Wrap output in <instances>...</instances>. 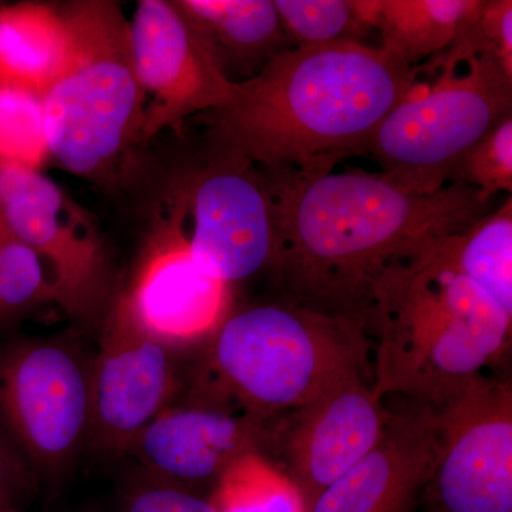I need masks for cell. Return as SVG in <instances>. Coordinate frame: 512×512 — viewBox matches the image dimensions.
<instances>
[{
	"mask_svg": "<svg viewBox=\"0 0 512 512\" xmlns=\"http://www.w3.org/2000/svg\"><path fill=\"white\" fill-rule=\"evenodd\" d=\"M259 171L274 212L269 274L281 301L363 329L373 291L390 266L431 239L464 231L491 207L463 183L419 194L365 170Z\"/></svg>",
	"mask_w": 512,
	"mask_h": 512,
	"instance_id": "6da1fadb",
	"label": "cell"
},
{
	"mask_svg": "<svg viewBox=\"0 0 512 512\" xmlns=\"http://www.w3.org/2000/svg\"><path fill=\"white\" fill-rule=\"evenodd\" d=\"M417 79L419 67L362 42L288 49L235 83L224 106L195 119L210 150L262 170L329 173L365 154Z\"/></svg>",
	"mask_w": 512,
	"mask_h": 512,
	"instance_id": "7a4b0ae2",
	"label": "cell"
},
{
	"mask_svg": "<svg viewBox=\"0 0 512 512\" xmlns=\"http://www.w3.org/2000/svg\"><path fill=\"white\" fill-rule=\"evenodd\" d=\"M431 241L384 272L365 332L375 392L437 410L507 360L512 316Z\"/></svg>",
	"mask_w": 512,
	"mask_h": 512,
	"instance_id": "3957f363",
	"label": "cell"
},
{
	"mask_svg": "<svg viewBox=\"0 0 512 512\" xmlns=\"http://www.w3.org/2000/svg\"><path fill=\"white\" fill-rule=\"evenodd\" d=\"M57 6L66 45L62 67L42 96L49 157L70 173L106 184L141 143L147 104L130 20L113 0Z\"/></svg>",
	"mask_w": 512,
	"mask_h": 512,
	"instance_id": "277c9868",
	"label": "cell"
},
{
	"mask_svg": "<svg viewBox=\"0 0 512 512\" xmlns=\"http://www.w3.org/2000/svg\"><path fill=\"white\" fill-rule=\"evenodd\" d=\"M214 399L269 421L356 373H372L365 329L278 302L229 313L207 355Z\"/></svg>",
	"mask_w": 512,
	"mask_h": 512,
	"instance_id": "5b68a950",
	"label": "cell"
},
{
	"mask_svg": "<svg viewBox=\"0 0 512 512\" xmlns=\"http://www.w3.org/2000/svg\"><path fill=\"white\" fill-rule=\"evenodd\" d=\"M417 67L433 82H414L373 131L365 154L394 184L431 194L451 184L458 161L512 116V76L485 56Z\"/></svg>",
	"mask_w": 512,
	"mask_h": 512,
	"instance_id": "8992f818",
	"label": "cell"
},
{
	"mask_svg": "<svg viewBox=\"0 0 512 512\" xmlns=\"http://www.w3.org/2000/svg\"><path fill=\"white\" fill-rule=\"evenodd\" d=\"M440 450L417 512H512V386L478 377L436 410Z\"/></svg>",
	"mask_w": 512,
	"mask_h": 512,
	"instance_id": "52a82bcc",
	"label": "cell"
},
{
	"mask_svg": "<svg viewBox=\"0 0 512 512\" xmlns=\"http://www.w3.org/2000/svg\"><path fill=\"white\" fill-rule=\"evenodd\" d=\"M392 409L372 373H356L266 424L261 453L295 484L306 512L323 490L379 444Z\"/></svg>",
	"mask_w": 512,
	"mask_h": 512,
	"instance_id": "ba28073f",
	"label": "cell"
},
{
	"mask_svg": "<svg viewBox=\"0 0 512 512\" xmlns=\"http://www.w3.org/2000/svg\"><path fill=\"white\" fill-rule=\"evenodd\" d=\"M0 222L42 259L53 302L77 318L99 311L109 288L106 251L93 218L59 185L0 165Z\"/></svg>",
	"mask_w": 512,
	"mask_h": 512,
	"instance_id": "9c48e42d",
	"label": "cell"
},
{
	"mask_svg": "<svg viewBox=\"0 0 512 512\" xmlns=\"http://www.w3.org/2000/svg\"><path fill=\"white\" fill-rule=\"evenodd\" d=\"M177 192L192 222L191 255L202 271L228 286L269 272L275 258L274 212L259 168L210 150Z\"/></svg>",
	"mask_w": 512,
	"mask_h": 512,
	"instance_id": "30bf717a",
	"label": "cell"
},
{
	"mask_svg": "<svg viewBox=\"0 0 512 512\" xmlns=\"http://www.w3.org/2000/svg\"><path fill=\"white\" fill-rule=\"evenodd\" d=\"M0 420L36 464L62 467L90 434L92 369L60 343L0 352Z\"/></svg>",
	"mask_w": 512,
	"mask_h": 512,
	"instance_id": "8fae6325",
	"label": "cell"
},
{
	"mask_svg": "<svg viewBox=\"0 0 512 512\" xmlns=\"http://www.w3.org/2000/svg\"><path fill=\"white\" fill-rule=\"evenodd\" d=\"M130 32L138 79L150 97L141 143L231 99L235 83L177 0L137 2Z\"/></svg>",
	"mask_w": 512,
	"mask_h": 512,
	"instance_id": "7c38bea8",
	"label": "cell"
},
{
	"mask_svg": "<svg viewBox=\"0 0 512 512\" xmlns=\"http://www.w3.org/2000/svg\"><path fill=\"white\" fill-rule=\"evenodd\" d=\"M167 343L138 322L126 295L107 315L92 369L90 434L107 451H126L163 412L174 390Z\"/></svg>",
	"mask_w": 512,
	"mask_h": 512,
	"instance_id": "4fadbf2b",
	"label": "cell"
},
{
	"mask_svg": "<svg viewBox=\"0 0 512 512\" xmlns=\"http://www.w3.org/2000/svg\"><path fill=\"white\" fill-rule=\"evenodd\" d=\"M187 212L174 194L167 217L158 218L131 291L138 322L164 343L211 336L229 315L231 292L192 258L185 228Z\"/></svg>",
	"mask_w": 512,
	"mask_h": 512,
	"instance_id": "5bb4252c",
	"label": "cell"
},
{
	"mask_svg": "<svg viewBox=\"0 0 512 512\" xmlns=\"http://www.w3.org/2000/svg\"><path fill=\"white\" fill-rule=\"evenodd\" d=\"M266 424L207 396L187 406L165 407L128 451L158 480L195 493L212 491L235 461L261 453Z\"/></svg>",
	"mask_w": 512,
	"mask_h": 512,
	"instance_id": "9a60e30c",
	"label": "cell"
},
{
	"mask_svg": "<svg viewBox=\"0 0 512 512\" xmlns=\"http://www.w3.org/2000/svg\"><path fill=\"white\" fill-rule=\"evenodd\" d=\"M440 450L437 412L403 402L383 439L316 497L308 512H417Z\"/></svg>",
	"mask_w": 512,
	"mask_h": 512,
	"instance_id": "2e32d148",
	"label": "cell"
},
{
	"mask_svg": "<svg viewBox=\"0 0 512 512\" xmlns=\"http://www.w3.org/2000/svg\"><path fill=\"white\" fill-rule=\"evenodd\" d=\"M177 5L225 74L234 64L251 79L272 57L292 49L272 0H177Z\"/></svg>",
	"mask_w": 512,
	"mask_h": 512,
	"instance_id": "e0dca14e",
	"label": "cell"
},
{
	"mask_svg": "<svg viewBox=\"0 0 512 512\" xmlns=\"http://www.w3.org/2000/svg\"><path fill=\"white\" fill-rule=\"evenodd\" d=\"M64 45L59 6L40 2L0 6V86L42 99L62 67Z\"/></svg>",
	"mask_w": 512,
	"mask_h": 512,
	"instance_id": "ac0fdd59",
	"label": "cell"
},
{
	"mask_svg": "<svg viewBox=\"0 0 512 512\" xmlns=\"http://www.w3.org/2000/svg\"><path fill=\"white\" fill-rule=\"evenodd\" d=\"M473 0H382L363 2L380 49L407 66L446 52Z\"/></svg>",
	"mask_w": 512,
	"mask_h": 512,
	"instance_id": "d6986e66",
	"label": "cell"
},
{
	"mask_svg": "<svg viewBox=\"0 0 512 512\" xmlns=\"http://www.w3.org/2000/svg\"><path fill=\"white\" fill-rule=\"evenodd\" d=\"M461 275L512 316V197L464 231L431 241Z\"/></svg>",
	"mask_w": 512,
	"mask_h": 512,
	"instance_id": "ffe728a7",
	"label": "cell"
},
{
	"mask_svg": "<svg viewBox=\"0 0 512 512\" xmlns=\"http://www.w3.org/2000/svg\"><path fill=\"white\" fill-rule=\"evenodd\" d=\"M208 498L217 512H306L295 484L259 453L235 461Z\"/></svg>",
	"mask_w": 512,
	"mask_h": 512,
	"instance_id": "44dd1931",
	"label": "cell"
},
{
	"mask_svg": "<svg viewBox=\"0 0 512 512\" xmlns=\"http://www.w3.org/2000/svg\"><path fill=\"white\" fill-rule=\"evenodd\" d=\"M292 49L360 42L372 29L362 2L352 0H274Z\"/></svg>",
	"mask_w": 512,
	"mask_h": 512,
	"instance_id": "7402d4cb",
	"label": "cell"
},
{
	"mask_svg": "<svg viewBox=\"0 0 512 512\" xmlns=\"http://www.w3.org/2000/svg\"><path fill=\"white\" fill-rule=\"evenodd\" d=\"M45 302H53L45 264L0 222V326Z\"/></svg>",
	"mask_w": 512,
	"mask_h": 512,
	"instance_id": "603a6c76",
	"label": "cell"
},
{
	"mask_svg": "<svg viewBox=\"0 0 512 512\" xmlns=\"http://www.w3.org/2000/svg\"><path fill=\"white\" fill-rule=\"evenodd\" d=\"M47 157L42 99L23 90L0 86V165L39 171Z\"/></svg>",
	"mask_w": 512,
	"mask_h": 512,
	"instance_id": "cb8c5ba5",
	"label": "cell"
},
{
	"mask_svg": "<svg viewBox=\"0 0 512 512\" xmlns=\"http://www.w3.org/2000/svg\"><path fill=\"white\" fill-rule=\"evenodd\" d=\"M451 183L470 185L484 201L512 192V116L467 151L451 174Z\"/></svg>",
	"mask_w": 512,
	"mask_h": 512,
	"instance_id": "d4e9b609",
	"label": "cell"
},
{
	"mask_svg": "<svg viewBox=\"0 0 512 512\" xmlns=\"http://www.w3.org/2000/svg\"><path fill=\"white\" fill-rule=\"evenodd\" d=\"M120 512H217L210 498L200 493L151 478L133 485L124 494Z\"/></svg>",
	"mask_w": 512,
	"mask_h": 512,
	"instance_id": "484cf974",
	"label": "cell"
},
{
	"mask_svg": "<svg viewBox=\"0 0 512 512\" xmlns=\"http://www.w3.org/2000/svg\"><path fill=\"white\" fill-rule=\"evenodd\" d=\"M6 480H8V468H6L5 457L0 450V495L5 490Z\"/></svg>",
	"mask_w": 512,
	"mask_h": 512,
	"instance_id": "4316f807",
	"label": "cell"
},
{
	"mask_svg": "<svg viewBox=\"0 0 512 512\" xmlns=\"http://www.w3.org/2000/svg\"><path fill=\"white\" fill-rule=\"evenodd\" d=\"M10 512V511H9Z\"/></svg>",
	"mask_w": 512,
	"mask_h": 512,
	"instance_id": "83f0119b",
	"label": "cell"
}]
</instances>
